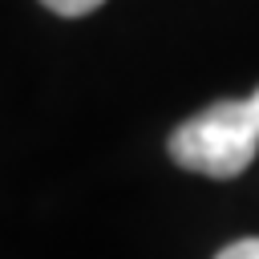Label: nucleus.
Here are the masks:
<instances>
[{"instance_id":"obj_1","label":"nucleus","mask_w":259,"mask_h":259,"mask_svg":"<svg viewBox=\"0 0 259 259\" xmlns=\"http://www.w3.org/2000/svg\"><path fill=\"white\" fill-rule=\"evenodd\" d=\"M174 166L206 174V178H235L255 162L259 150V89L247 97L214 101L170 130L166 142Z\"/></svg>"},{"instance_id":"obj_3","label":"nucleus","mask_w":259,"mask_h":259,"mask_svg":"<svg viewBox=\"0 0 259 259\" xmlns=\"http://www.w3.org/2000/svg\"><path fill=\"white\" fill-rule=\"evenodd\" d=\"M214 259H259V239H235V243L223 247Z\"/></svg>"},{"instance_id":"obj_2","label":"nucleus","mask_w":259,"mask_h":259,"mask_svg":"<svg viewBox=\"0 0 259 259\" xmlns=\"http://www.w3.org/2000/svg\"><path fill=\"white\" fill-rule=\"evenodd\" d=\"M49 12H57V16H85V12H93V8H101L105 0H40Z\"/></svg>"}]
</instances>
